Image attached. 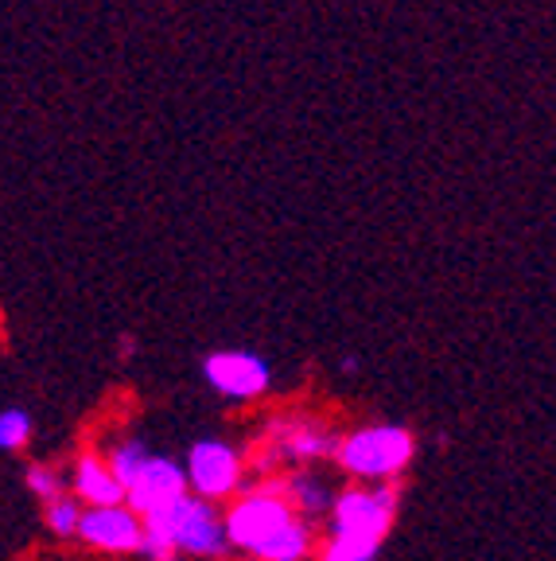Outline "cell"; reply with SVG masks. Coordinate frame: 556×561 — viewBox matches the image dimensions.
Listing matches in <instances>:
<instances>
[{"label":"cell","instance_id":"1","mask_svg":"<svg viewBox=\"0 0 556 561\" xmlns=\"http://www.w3.org/2000/svg\"><path fill=\"white\" fill-rule=\"evenodd\" d=\"M144 542L167 546L183 561H222L230 553L227 530H222V511L215 503L192 495V491H183L179 500L144 515Z\"/></svg>","mask_w":556,"mask_h":561},{"label":"cell","instance_id":"2","mask_svg":"<svg viewBox=\"0 0 556 561\" xmlns=\"http://www.w3.org/2000/svg\"><path fill=\"white\" fill-rule=\"evenodd\" d=\"M413 456H417V433L409 425L374 421V425L339 433L331 460L358 483H397L409 472Z\"/></svg>","mask_w":556,"mask_h":561},{"label":"cell","instance_id":"3","mask_svg":"<svg viewBox=\"0 0 556 561\" xmlns=\"http://www.w3.org/2000/svg\"><path fill=\"white\" fill-rule=\"evenodd\" d=\"M292 518L300 515L288 507L285 491H280V476H273V480L257 483V488L238 491L234 500L227 503L222 530H227L230 550L245 553V558H257Z\"/></svg>","mask_w":556,"mask_h":561},{"label":"cell","instance_id":"4","mask_svg":"<svg viewBox=\"0 0 556 561\" xmlns=\"http://www.w3.org/2000/svg\"><path fill=\"white\" fill-rule=\"evenodd\" d=\"M397 511L401 483H350L347 491H335V503L327 511V535L382 546L397 523Z\"/></svg>","mask_w":556,"mask_h":561},{"label":"cell","instance_id":"5","mask_svg":"<svg viewBox=\"0 0 556 561\" xmlns=\"http://www.w3.org/2000/svg\"><path fill=\"white\" fill-rule=\"evenodd\" d=\"M183 465V480H187V491L199 495L207 503H230L238 491L245 488V476H250V465L245 456L238 453V445L222 437H199L187 456L179 460Z\"/></svg>","mask_w":556,"mask_h":561},{"label":"cell","instance_id":"6","mask_svg":"<svg viewBox=\"0 0 556 561\" xmlns=\"http://www.w3.org/2000/svg\"><path fill=\"white\" fill-rule=\"evenodd\" d=\"M202 382L227 402H257L273 390V367L257 351L222 347L202 359Z\"/></svg>","mask_w":556,"mask_h":561},{"label":"cell","instance_id":"7","mask_svg":"<svg viewBox=\"0 0 556 561\" xmlns=\"http://www.w3.org/2000/svg\"><path fill=\"white\" fill-rule=\"evenodd\" d=\"M339 445V433L315 417H277L269 425V453H265V472L277 465L312 468L320 460H331Z\"/></svg>","mask_w":556,"mask_h":561},{"label":"cell","instance_id":"8","mask_svg":"<svg viewBox=\"0 0 556 561\" xmlns=\"http://www.w3.org/2000/svg\"><path fill=\"white\" fill-rule=\"evenodd\" d=\"M183 491H187V480H183L179 460L167 453H148L137 472H132V480L125 483V507L144 518L164 507V503L179 500Z\"/></svg>","mask_w":556,"mask_h":561},{"label":"cell","instance_id":"9","mask_svg":"<svg viewBox=\"0 0 556 561\" xmlns=\"http://www.w3.org/2000/svg\"><path fill=\"white\" fill-rule=\"evenodd\" d=\"M74 538H82L90 550L102 553H140L144 518L125 507V503H117V507H82L79 535Z\"/></svg>","mask_w":556,"mask_h":561},{"label":"cell","instance_id":"10","mask_svg":"<svg viewBox=\"0 0 556 561\" xmlns=\"http://www.w3.org/2000/svg\"><path fill=\"white\" fill-rule=\"evenodd\" d=\"M67 491L82 507H117V503H125L121 483L105 468L102 453H82L79 460H74V468H70V476H67Z\"/></svg>","mask_w":556,"mask_h":561},{"label":"cell","instance_id":"11","mask_svg":"<svg viewBox=\"0 0 556 561\" xmlns=\"http://www.w3.org/2000/svg\"><path fill=\"white\" fill-rule=\"evenodd\" d=\"M280 491H285L288 507L304 523H320L327 518L331 503H335V488L320 468H292V472L280 476Z\"/></svg>","mask_w":556,"mask_h":561},{"label":"cell","instance_id":"12","mask_svg":"<svg viewBox=\"0 0 556 561\" xmlns=\"http://www.w3.org/2000/svg\"><path fill=\"white\" fill-rule=\"evenodd\" d=\"M152 453L148 448V440H140V437H117L114 445L105 448L102 453V460H105V468L114 472V480L121 483V491H125V483L132 480V472L140 468V460Z\"/></svg>","mask_w":556,"mask_h":561},{"label":"cell","instance_id":"13","mask_svg":"<svg viewBox=\"0 0 556 561\" xmlns=\"http://www.w3.org/2000/svg\"><path fill=\"white\" fill-rule=\"evenodd\" d=\"M32 433H35V421L24 405H4V410H0V453H20V448H27Z\"/></svg>","mask_w":556,"mask_h":561},{"label":"cell","instance_id":"14","mask_svg":"<svg viewBox=\"0 0 556 561\" xmlns=\"http://www.w3.org/2000/svg\"><path fill=\"white\" fill-rule=\"evenodd\" d=\"M79 518H82V503L74 495H59V500L44 503V526L55 538H74L79 535Z\"/></svg>","mask_w":556,"mask_h":561},{"label":"cell","instance_id":"15","mask_svg":"<svg viewBox=\"0 0 556 561\" xmlns=\"http://www.w3.org/2000/svg\"><path fill=\"white\" fill-rule=\"evenodd\" d=\"M24 483L39 503H51L59 495H67V472L55 465H32L24 472Z\"/></svg>","mask_w":556,"mask_h":561},{"label":"cell","instance_id":"16","mask_svg":"<svg viewBox=\"0 0 556 561\" xmlns=\"http://www.w3.org/2000/svg\"><path fill=\"white\" fill-rule=\"evenodd\" d=\"M382 546L374 542H358V538H339L327 535L320 546V561H378Z\"/></svg>","mask_w":556,"mask_h":561}]
</instances>
